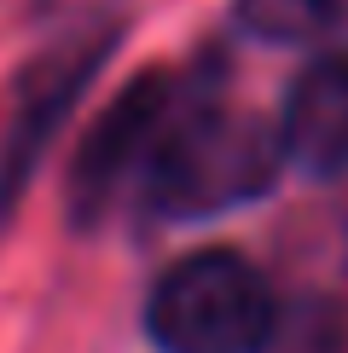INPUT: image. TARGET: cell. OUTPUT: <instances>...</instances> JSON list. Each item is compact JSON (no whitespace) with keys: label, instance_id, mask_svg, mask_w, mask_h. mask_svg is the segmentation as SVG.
<instances>
[{"label":"cell","instance_id":"obj_1","mask_svg":"<svg viewBox=\"0 0 348 353\" xmlns=\"http://www.w3.org/2000/svg\"><path fill=\"white\" fill-rule=\"evenodd\" d=\"M279 163H284L279 134L261 128L250 110L192 93L186 81L168 76L139 81L134 157H128V191H122L139 209L163 220L238 209L273 185Z\"/></svg>","mask_w":348,"mask_h":353},{"label":"cell","instance_id":"obj_2","mask_svg":"<svg viewBox=\"0 0 348 353\" xmlns=\"http://www.w3.org/2000/svg\"><path fill=\"white\" fill-rule=\"evenodd\" d=\"M279 301L255 261L232 249L186 255L151 284L145 336L157 353H267Z\"/></svg>","mask_w":348,"mask_h":353},{"label":"cell","instance_id":"obj_3","mask_svg":"<svg viewBox=\"0 0 348 353\" xmlns=\"http://www.w3.org/2000/svg\"><path fill=\"white\" fill-rule=\"evenodd\" d=\"M279 151L302 163L319 180L348 174V47L325 52L319 64L302 70L290 87V105L279 122Z\"/></svg>","mask_w":348,"mask_h":353},{"label":"cell","instance_id":"obj_4","mask_svg":"<svg viewBox=\"0 0 348 353\" xmlns=\"http://www.w3.org/2000/svg\"><path fill=\"white\" fill-rule=\"evenodd\" d=\"M238 18L261 41H319L348 23V0H238Z\"/></svg>","mask_w":348,"mask_h":353}]
</instances>
